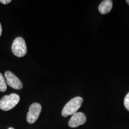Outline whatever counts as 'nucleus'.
<instances>
[{
	"mask_svg": "<svg viewBox=\"0 0 129 129\" xmlns=\"http://www.w3.org/2000/svg\"><path fill=\"white\" fill-rule=\"evenodd\" d=\"M12 2L11 0H0V3H1L3 4H7L10 3Z\"/></svg>",
	"mask_w": 129,
	"mask_h": 129,
	"instance_id": "nucleus-10",
	"label": "nucleus"
},
{
	"mask_svg": "<svg viewBox=\"0 0 129 129\" xmlns=\"http://www.w3.org/2000/svg\"><path fill=\"white\" fill-rule=\"evenodd\" d=\"M124 105L127 110L129 111V92L127 93L124 99Z\"/></svg>",
	"mask_w": 129,
	"mask_h": 129,
	"instance_id": "nucleus-9",
	"label": "nucleus"
},
{
	"mask_svg": "<svg viewBox=\"0 0 129 129\" xmlns=\"http://www.w3.org/2000/svg\"><path fill=\"white\" fill-rule=\"evenodd\" d=\"M83 102V98L77 96L69 101L62 109V115L67 117L69 115H73L80 109Z\"/></svg>",
	"mask_w": 129,
	"mask_h": 129,
	"instance_id": "nucleus-1",
	"label": "nucleus"
},
{
	"mask_svg": "<svg viewBox=\"0 0 129 129\" xmlns=\"http://www.w3.org/2000/svg\"><path fill=\"white\" fill-rule=\"evenodd\" d=\"M5 78L6 79L7 84L16 90H20L23 87L21 81L13 73L10 71H6L5 72Z\"/></svg>",
	"mask_w": 129,
	"mask_h": 129,
	"instance_id": "nucleus-5",
	"label": "nucleus"
},
{
	"mask_svg": "<svg viewBox=\"0 0 129 129\" xmlns=\"http://www.w3.org/2000/svg\"><path fill=\"white\" fill-rule=\"evenodd\" d=\"M113 2L111 0H104L99 6L98 9L100 13L106 14L109 13L112 9Z\"/></svg>",
	"mask_w": 129,
	"mask_h": 129,
	"instance_id": "nucleus-7",
	"label": "nucleus"
},
{
	"mask_svg": "<svg viewBox=\"0 0 129 129\" xmlns=\"http://www.w3.org/2000/svg\"><path fill=\"white\" fill-rule=\"evenodd\" d=\"M87 118L85 114L83 112H77L73 115L68 122V125L72 128H75L80 125L84 124L86 122Z\"/></svg>",
	"mask_w": 129,
	"mask_h": 129,
	"instance_id": "nucleus-6",
	"label": "nucleus"
},
{
	"mask_svg": "<svg viewBox=\"0 0 129 129\" xmlns=\"http://www.w3.org/2000/svg\"><path fill=\"white\" fill-rule=\"evenodd\" d=\"M14 55L19 57H23L27 53V47L25 40L22 37H17L14 40L12 46Z\"/></svg>",
	"mask_w": 129,
	"mask_h": 129,
	"instance_id": "nucleus-3",
	"label": "nucleus"
},
{
	"mask_svg": "<svg viewBox=\"0 0 129 129\" xmlns=\"http://www.w3.org/2000/svg\"><path fill=\"white\" fill-rule=\"evenodd\" d=\"M20 101V96L16 93L6 95L0 100V109L7 111L13 108Z\"/></svg>",
	"mask_w": 129,
	"mask_h": 129,
	"instance_id": "nucleus-2",
	"label": "nucleus"
},
{
	"mask_svg": "<svg viewBox=\"0 0 129 129\" xmlns=\"http://www.w3.org/2000/svg\"><path fill=\"white\" fill-rule=\"evenodd\" d=\"M126 1V3L129 5V0H127V1Z\"/></svg>",
	"mask_w": 129,
	"mask_h": 129,
	"instance_id": "nucleus-12",
	"label": "nucleus"
},
{
	"mask_svg": "<svg viewBox=\"0 0 129 129\" xmlns=\"http://www.w3.org/2000/svg\"><path fill=\"white\" fill-rule=\"evenodd\" d=\"M7 83L3 74L0 73V91L4 92L7 90Z\"/></svg>",
	"mask_w": 129,
	"mask_h": 129,
	"instance_id": "nucleus-8",
	"label": "nucleus"
},
{
	"mask_svg": "<svg viewBox=\"0 0 129 129\" xmlns=\"http://www.w3.org/2000/svg\"><path fill=\"white\" fill-rule=\"evenodd\" d=\"M8 129H14V128H13V127H9Z\"/></svg>",
	"mask_w": 129,
	"mask_h": 129,
	"instance_id": "nucleus-13",
	"label": "nucleus"
},
{
	"mask_svg": "<svg viewBox=\"0 0 129 129\" xmlns=\"http://www.w3.org/2000/svg\"><path fill=\"white\" fill-rule=\"evenodd\" d=\"M2 34V26H1V24L0 23V37L1 36Z\"/></svg>",
	"mask_w": 129,
	"mask_h": 129,
	"instance_id": "nucleus-11",
	"label": "nucleus"
},
{
	"mask_svg": "<svg viewBox=\"0 0 129 129\" xmlns=\"http://www.w3.org/2000/svg\"><path fill=\"white\" fill-rule=\"evenodd\" d=\"M41 105L38 103H34L30 106L27 114L26 120L29 124H33L38 120L41 112Z\"/></svg>",
	"mask_w": 129,
	"mask_h": 129,
	"instance_id": "nucleus-4",
	"label": "nucleus"
}]
</instances>
